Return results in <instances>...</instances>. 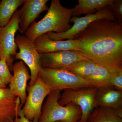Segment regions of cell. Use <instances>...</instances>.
<instances>
[{"label": "cell", "mask_w": 122, "mask_h": 122, "mask_svg": "<svg viewBox=\"0 0 122 122\" xmlns=\"http://www.w3.org/2000/svg\"><path fill=\"white\" fill-rule=\"evenodd\" d=\"M12 76L5 60L0 59V76L6 85L10 83Z\"/></svg>", "instance_id": "obj_21"}, {"label": "cell", "mask_w": 122, "mask_h": 122, "mask_svg": "<svg viewBox=\"0 0 122 122\" xmlns=\"http://www.w3.org/2000/svg\"><path fill=\"white\" fill-rule=\"evenodd\" d=\"M7 86L0 76V89H5L7 88Z\"/></svg>", "instance_id": "obj_25"}, {"label": "cell", "mask_w": 122, "mask_h": 122, "mask_svg": "<svg viewBox=\"0 0 122 122\" xmlns=\"http://www.w3.org/2000/svg\"><path fill=\"white\" fill-rule=\"evenodd\" d=\"M25 0H2L0 1V27L6 25L19 6Z\"/></svg>", "instance_id": "obj_19"}, {"label": "cell", "mask_w": 122, "mask_h": 122, "mask_svg": "<svg viewBox=\"0 0 122 122\" xmlns=\"http://www.w3.org/2000/svg\"><path fill=\"white\" fill-rule=\"evenodd\" d=\"M61 91H52L42 107L41 114L38 122H78L81 119V111L80 107L72 103L66 106L58 103Z\"/></svg>", "instance_id": "obj_3"}, {"label": "cell", "mask_w": 122, "mask_h": 122, "mask_svg": "<svg viewBox=\"0 0 122 122\" xmlns=\"http://www.w3.org/2000/svg\"><path fill=\"white\" fill-rule=\"evenodd\" d=\"M97 90L95 87H89L64 90L58 103L62 106L72 103L79 107L81 115L78 122H86L90 114L96 107L95 96Z\"/></svg>", "instance_id": "obj_5"}, {"label": "cell", "mask_w": 122, "mask_h": 122, "mask_svg": "<svg viewBox=\"0 0 122 122\" xmlns=\"http://www.w3.org/2000/svg\"><path fill=\"white\" fill-rule=\"evenodd\" d=\"M41 67L66 70L78 62L90 60L78 51H61L40 54Z\"/></svg>", "instance_id": "obj_10"}, {"label": "cell", "mask_w": 122, "mask_h": 122, "mask_svg": "<svg viewBox=\"0 0 122 122\" xmlns=\"http://www.w3.org/2000/svg\"><path fill=\"white\" fill-rule=\"evenodd\" d=\"M13 75L9 84V89L20 99V105L23 106L26 101L27 82L30 79L28 69L24 62L20 61L13 64Z\"/></svg>", "instance_id": "obj_12"}, {"label": "cell", "mask_w": 122, "mask_h": 122, "mask_svg": "<svg viewBox=\"0 0 122 122\" xmlns=\"http://www.w3.org/2000/svg\"><path fill=\"white\" fill-rule=\"evenodd\" d=\"M95 102L96 107L112 109L122 117V92L111 87L97 88Z\"/></svg>", "instance_id": "obj_13"}, {"label": "cell", "mask_w": 122, "mask_h": 122, "mask_svg": "<svg viewBox=\"0 0 122 122\" xmlns=\"http://www.w3.org/2000/svg\"><path fill=\"white\" fill-rule=\"evenodd\" d=\"M61 122V121H58V122Z\"/></svg>", "instance_id": "obj_26"}, {"label": "cell", "mask_w": 122, "mask_h": 122, "mask_svg": "<svg viewBox=\"0 0 122 122\" xmlns=\"http://www.w3.org/2000/svg\"><path fill=\"white\" fill-rule=\"evenodd\" d=\"M111 86L115 89L122 92V71L115 73L111 81Z\"/></svg>", "instance_id": "obj_23"}, {"label": "cell", "mask_w": 122, "mask_h": 122, "mask_svg": "<svg viewBox=\"0 0 122 122\" xmlns=\"http://www.w3.org/2000/svg\"><path fill=\"white\" fill-rule=\"evenodd\" d=\"M96 64L90 60L78 62L71 65L66 70L77 76L85 78L91 74Z\"/></svg>", "instance_id": "obj_20"}, {"label": "cell", "mask_w": 122, "mask_h": 122, "mask_svg": "<svg viewBox=\"0 0 122 122\" xmlns=\"http://www.w3.org/2000/svg\"><path fill=\"white\" fill-rule=\"evenodd\" d=\"M19 10L15 11L11 20L5 26L0 27V59H5L10 70H12L14 60L18 47L15 35L19 30Z\"/></svg>", "instance_id": "obj_7"}, {"label": "cell", "mask_w": 122, "mask_h": 122, "mask_svg": "<svg viewBox=\"0 0 122 122\" xmlns=\"http://www.w3.org/2000/svg\"><path fill=\"white\" fill-rule=\"evenodd\" d=\"M86 122H122V118L113 110L96 107L90 114Z\"/></svg>", "instance_id": "obj_18"}, {"label": "cell", "mask_w": 122, "mask_h": 122, "mask_svg": "<svg viewBox=\"0 0 122 122\" xmlns=\"http://www.w3.org/2000/svg\"><path fill=\"white\" fill-rule=\"evenodd\" d=\"M48 0H25L19 10L20 20L18 31L22 35L35 21L40 14L49 9L46 5Z\"/></svg>", "instance_id": "obj_11"}, {"label": "cell", "mask_w": 122, "mask_h": 122, "mask_svg": "<svg viewBox=\"0 0 122 122\" xmlns=\"http://www.w3.org/2000/svg\"><path fill=\"white\" fill-rule=\"evenodd\" d=\"M107 7L96 13L87 14L82 17L72 16L70 22H73L74 24L71 28L66 32L60 33L53 32H48L47 33L48 36L54 41L72 40L79 33L95 21L105 19L117 21L110 9Z\"/></svg>", "instance_id": "obj_9"}, {"label": "cell", "mask_w": 122, "mask_h": 122, "mask_svg": "<svg viewBox=\"0 0 122 122\" xmlns=\"http://www.w3.org/2000/svg\"><path fill=\"white\" fill-rule=\"evenodd\" d=\"M72 39L78 51L96 65L113 73L122 71V25L100 19L90 24Z\"/></svg>", "instance_id": "obj_1"}, {"label": "cell", "mask_w": 122, "mask_h": 122, "mask_svg": "<svg viewBox=\"0 0 122 122\" xmlns=\"http://www.w3.org/2000/svg\"><path fill=\"white\" fill-rule=\"evenodd\" d=\"M34 42L40 54L61 51H78V44L76 40L54 41L50 38L47 33L40 35L35 39Z\"/></svg>", "instance_id": "obj_14"}, {"label": "cell", "mask_w": 122, "mask_h": 122, "mask_svg": "<svg viewBox=\"0 0 122 122\" xmlns=\"http://www.w3.org/2000/svg\"><path fill=\"white\" fill-rule=\"evenodd\" d=\"M110 10L116 20L122 25V0H114Z\"/></svg>", "instance_id": "obj_22"}, {"label": "cell", "mask_w": 122, "mask_h": 122, "mask_svg": "<svg viewBox=\"0 0 122 122\" xmlns=\"http://www.w3.org/2000/svg\"><path fill=\"white\" fill-rule=\"evenodd\" d=\"M39 75L51 91L94 87L86 79L66 70H56L41 67Z\"/></svg>", "instance_id": "obj_4"}, {"label": "cell", "mask_w": 122, "mask_h": 122, "mask_svg": "<svg viewBox=\"0 0 122 122\" xmlns=\"http://www.w3.org/2000/svg\"><path fill=\"white\" fill-rule=\"evenodd\" d=\"M15 42L19 49L15 57L16 60H21L28 66L30 72V81L29 86H32L36 81L41 68L40 54L38 52L34 41L25 36L18 34Z\"/></svg>", "instance_id": "obj_8"}, {"label": "cell", "mask_w": 122, "mask_h": 122, "mask_svg": "<svg viewBox=\"0 0 122 122\" xmlns=\"http://www.w3.org/2000/svg\"><path fill=\"white\" fill-rule=\"evenodd\" d=\"M72 8V16L96 13L106 7L112 6L114 0H78Z\"/></svg>", "instance_id": "obj_16"}, {"label": "cell", "mask_w": 122, "mask_h": 122, "mask_svg": "<svg viewBox=\"0 0 122 122\" xmlns=\"http://www.w3.org/2000/svg\"><path fill=\"white\" fill-rule=\"evenodd\" d=\"M28 91L22 111L25 117L31 122H38L41 115L44 99L51 91L38 75L36 82L26 88Z\"/></svg>", "instance_id": "obj_6"}, {"label": "cell", "mask_w": 122, "mask_h": 122, "mask_svg": "<svg viewBox=\"0 0 122 122\" xmlns=\"http://www.w3.org/2000/svg\"><path fill=\"white\" fill-rule=\"evenodd\" d=\"M20 104L18 97L9 88L0 89V122H14Z\"/></svg>", "instance_id": "obj_15"}, {"label": "cell", "mask_w": 122, "mask_h": 122, "mask_svg": "<svg viewBox=\"0 0 122 122\" xmlns=\"http://www.w3.org/2000/svg\"><path fill=\"white\" fill-rule=\"evenodd\" d=\"M72 9L63 7L59 0H52L48 12L42 19L34 21L25 33L28 39L34 41L40 35L50 32L60 33L72 27L70 25Z\"/></svg>", "instance_id": "obj_2"}, {"label": "cell", "mask_w": 122, "mask_h": 122, "mask_svg": "<svg viewBox=\"0 0 122 122\" xmlns=\"http://www.w3.org/2000/svg\"><path fill=\"white\" fill-rule=\"evenodd\" d=\"M22 106L20 104L18 106L17 110L18 116L15 118L14 122H31L25 117L21 109Z\"/></svg>", "instance_id": "obj_24"}, {"label": "cell", "mask_w": 122, "mask_h": 122, "mask_svg": "<svg viewBox=\"0 0 122 122\" xmlns=\"http://www.w3.org/2000/svg\"><path fill=\"white\" fill-rule=\"evenodd\" d=\"M114 73L103 66L96 65L92 73L85 79L97 88L112 87L111 81Z\"/></svg>", "instance_id": "obj_17"}]
</instances>
